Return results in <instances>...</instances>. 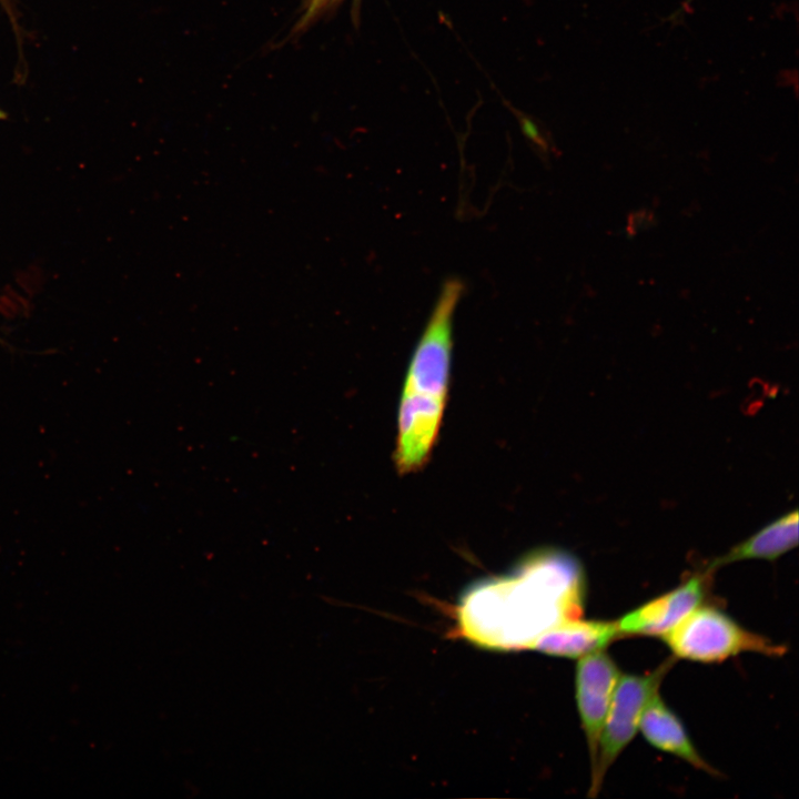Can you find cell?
I'll use <instances>...</instances> for the list:
<instances>
[{
	"label": "cell",
	"mask_w": 799,
	"mask_h": 799,
	"mask_svg": "<svg viewBox=\"0 0 799 799\" xmlns=\"http://www.w3.org/2000/svg\"><path fill=\"white\" fill-rule=\"evenodd\" d=\"M586 575L569 552H530L506 575L472 585L457 606L459 634L490 650L528 649L549 628L583 615Z\"/></svg>",
	"instance_id": "6da1fadb"
},
{
	"label": "cell",
	"mask_w": 799,
	"mask_h": 799,
	"mask_svg": "<svg viewBox=\"0 0 799 799\" xmlns=\"http://www.w3.org/2000/svg\"><path fill=\"white\" fill-rule=\"evenodd\" d=\"M463 292L459 279L445 280L412 354L397 415L394 462L400 474L424 467L439 434L451 376L453 317Z\"/></svg>",
	"instance_id": "7a4b0ae2"
},
{
	"label": "cell",
	"mask_w": 799,
	"mask_h": 799,
	"mask_svg": "<svg viewBox=\"0 0 799 799\" xmlns=\"http://www.w3.org/2000/svg\"><path fill=\"white\" fill-rule=\"evenodd\" d=\"M675 657L698 663H720L741 653L779 657L786 647L741 627L712 606H698L661 636Z\"/></svg>",
	"instance_id": "3957f363"
},
{
	"label": "cell",
	"mask_w": 799,
	"mask_h": 799,
	"mask_svg": "<svg viewBox=\"0 0 799 799\" xmlns=\"http://www.w3.org/2000/svg\"><path fill=\"white\" fill-rule=\"evenodd\" d=\"M671 666L672 661L667 660L646 675H620L603 726L596 761L591 767L590 796L598 793L607 770L635 737L645 707L658 692Z\"/></svg>",
	"instance_id": "277c9868"
},
{
	"label": "cell",
	"mask_w": 799,
	"mask_h": 799,
	"mask_svg": "<svg viewBox=\"0 0 799 799\" xmlns=\"http://www.w3.org/2000/svg\"><path fill=\"white\" fill-rule=\"evenodd\" d=\"M619 677V668L603 649L587 654L578 660L575 677L576 702L591 767L596 761L603 726Z\"/></svg>",
	"instance_id": "5b68a950"
},
{
	"label": "cell",
	"mask_w": 799,
	"mask_h": 799,
	"mask_svg": "<svg viewBox=\"0 0 799 799\" xmlns=\"http://www.w3.org/2000/svg\"><path fill=\"white\" fill-rule=\"evenodd\" d=\"M708 568L672 590L627 613L616 621L620 636H664L697 608L706 594Z\"/></svg>",
	"instance_id": "8992f818"
},
{
	"label": "cell",
	"mask_w": 799,
	"mask_h": 799,
	"mask_svg": "<svg viewBox=\"0 0 799 799\" xmlns=\"http://www.w3.org/2000/svg\"><path fill=\"white\" fill-rule=\"evenodd\" d=\"M620 637L616 621L583 620L563 621L540 634L528 647L549 656L580 658L601 650Z\"/></svg>",
	"instance_id": "52a82bcc"
},
{
	"label": "cell",
	"mask_w": 799,
	"mask_h": 799,
	"mask_svg": "<svg viewBox=\"0 0 799 799\" xmlns=\"http://www.w3.org/2000/svg\"><path fill=\"white\" fill-rule=\"evenodd\" d=\"M639 729L655 748L687 761L692 767L715 775L716 771L697 751L680 719L655 694L641 715Z\"/></svg>",
	"instance_id": "ba28073f"
},
{
	"label": "cell",
	"mask_w": 799,
	"mask_h": 799,
	"mask_svg": "<svg viewBox=\"0 0 799 799\" xmlns=\"http://www.w3.org/2000/svg\"><path fill=\"white\" fill-rule=\"evenodd\" d=\"M798 545V512L793 509L777 518L728 553L712 560L709 570L747 559L775 560Z\"/></svg>",
	"instance_id": "9c48e42d"
},
{
	"label": "cell",
	"mask_w": 799,
	"mask_h": 799,
	"mask_svg": "<svg viewBox=\"0 0 799 799\" xmlns=\"http://www.w3.org/2000/svg\"><path fill=\"white\" fill-rule=\"evenodd\" d=\"M653 221H654L653 215H651V213H648V211H640L639 216H638V212L631 213L629 215L627 231L630 235H633L639 229H644V227L648 226V224Z\"/></svg>",
	"instance_id": "30bf717a"
},
{
	"label": "cell",
	"mask_w": 799,
	"mask_h": 799,
	"mask_svg": "<svg viewBox=\"0 0 799 799\" xmlns=\"http://www.w3.org/2000/svg\"><path fill=\"white\" fill-rule=\"evenodd\" d=\"M335 0H311L304 19L309 20L315 13L320 12L325 6Z\"/></svg>",
	"instance_id": "8fae6325"
},
{
	"label": "cell",
	"mask_w": 799,
	"mask_h": 799,
	"mask_svg": "<svg viewBox=\"0 0 799 799\" xmlns=\"http://www.w3.org/2000/svg\"><path fill=\"white\" fill-rule=\"evenodd\" d=\"M4 118H6V113L0 110V119H4Z\"/></svg>",
	"instance_id": "7c38bea8"
},
{
	"label": "cell",
	"mask_w": 799,
	"mask_h": 799,
	"mask_svg": "<svg viewBox=\"0 0 799 799\" xmlns=\"http://www.w3.org/2000/svg\"><path fill=\"white\" fill-rule=\"evenodd\" d=\"M691 0H687V2H690Z\"/></svg>",
	"instance_id": "4fadbf2b"
}]
</instances>
